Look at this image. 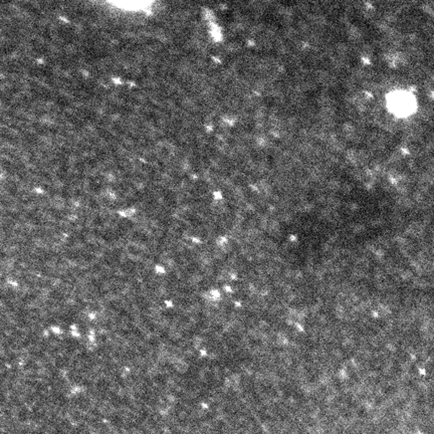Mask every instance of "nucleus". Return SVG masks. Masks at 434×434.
Listing matches in <instances>:
<instances>
[{"label":"nucleus","instance_id":"nucleus-1","mask_svg":"<svg viewBox=\"0 0 434 434\" xmlns=\"http://www.w3.org/2000/svg\"><path fill=\"white\" fill-rule=\"evenodd\" d=\"M389 107L393 114L399 117H405L412 112L414 101L410 94L405 92H396L393 93L389 99Z\"/></svg>","mask_w":434,"mask_h":434}]
</instances>
